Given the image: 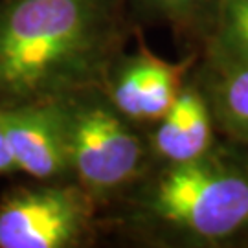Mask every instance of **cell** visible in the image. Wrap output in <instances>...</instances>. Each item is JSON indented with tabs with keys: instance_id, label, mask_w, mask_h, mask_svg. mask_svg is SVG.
<instances>
[{
	"instance_id": "cell-10",
	"label": "cell",
	"mask_w": 248,
	"mask_h": 248,
	"mask_svg": "<svg viewBox=\"0 0 248 248\" xmlns=\"http://www.w3.org/2000/svg\"><path fill=\"white\" fill-rule=\"evenodd\" d=\"M13 173H18V171L17 166H15V160L11 156L4 129L0 125V175H13Z\"/></svg>"
},
{
	"instance_id": "cell-5",
	"label": "cell",
	"mask_w": 248,
	"mask_h": 248,
	"mask_svg": "<svg viewBox=\"0 0 248 248\" xmlns=\"http://www.w3.org/2000/svg\"><path fill=\"white\" fill-rule=\"evenodd\" d=\"M0 125L17 171L46 182L70 175L61 98L0 107Z\"/></svg>"
},
{
	"instance_id": "cell-3",
	"label": "cell",
	"mask_w": 248,
	"mask_h": 248,
	"mask_svg": "<svg viewBox=\"0 0 248 248\" xmlns=\"http://www.w3.org/2000/svg\"><path fill=\"white\" fill-rule=\"evenodd\" d=\"M70 175L90 197L108 195L142 169L143 147L101 87L61 98Z\"/></svg>"
},
{
	"instance_id": "cell-9",
	"label": "cell",
	"mask_w": 248,
	"mask_h": 248,
	"mask_svg": "<svg viewBox=\"0 0 248 248\" xmlns=\"http://www.w3.org/2000/svg\"><path fill=\"white\" fill-rule=\"evenodd\" d=\"M136 8L177 28H210L221 0H131Z\"/></svg>"
},
{
	"instance_id": "cell-1",
	"label": "cell",
	"mask_w": 248,
	"mask_h": 248,
	"mask_svg": "<svg viewBox=\"0 0 248 248\" xmlns=\"http://www.w3.org/2000/svg\"><path fill=\"white\" fill-rule=\"evenodd\" d=\"M120 41V0H0V107L101 87Z\"/></svg>"
},
{
	"instance_id": "cell-6",
	"label": "cell",
	"mask_w": 248,
	"mask_h": 248,
	"mask_svg": "<svg viewBox=\"0 0 248 248\" xmlns=\"http://www.w3.org/2000/svg\"><path fill=\"white\" fill-rule=\"evenodd\" d=\"M206 101L226 133L248 142V64L213 66Z\"/></svg>"
},
{
	"instance_id": "cell-7",
	"label": "cell",
	"mask_w": 248,
	"mask_h": 248,
	"mask_svg": "<svg viewBox=\"0 0 248 248\" xmlns=\"http://www.w3.org/2000/svg\"><path fill=\"white\" fill-rule=\"evenodd\" d=\"M208 35L213 66L248 64V0H221Z\"/></svg>"
},
{
	"instance_id": "cell-8",
	"label": "cell",
	"mask_w": 248,
	"mask_h": 248,
	"mask_svg": "<svg viewBox=\"0 0 248 248\" xmlns=\"http://www.w3.org/2000/svg\"><path fill=\"white\" fill-rule=\"evenodd\" d=\"M142 61V90H140V118L160 120L180 92L182 64L162 61L151 53H140Z\"/></svg>"
},
{
	"instance_id": "cell-2",
	"label": "cell",
	"mask_w": 248,
	"mask_h": 248,
	"mask_svg": "<svg viewBox=\"0 0 248 248\" xmlns=\"http://www.w3.org/2000/svg\"><path fill=\"white\" fill-rule=\"evenodd\" d=\"M143 208L191 239H230L248 228V175L206 156L169 162L143 195Z\"/></svg>"
},
{
	"instance_id": "cell-4",
	"label": "cell",
	"mask_w": 248,
	"mask_h": 248,
	"mask_svg": "<svg viewBox=\"0 0 248 248\" xmlns=\"http://www.w3.org/2000/svg\"><path fill=\"white\" fill-rule=\"evenodd\" d=\"M92 197L79 184L18 187L0 201V248H68L90 226Z\"/></svg>"
}]
</instances>
